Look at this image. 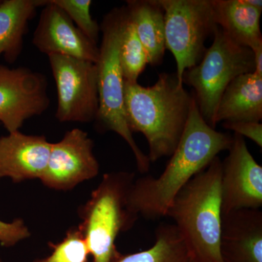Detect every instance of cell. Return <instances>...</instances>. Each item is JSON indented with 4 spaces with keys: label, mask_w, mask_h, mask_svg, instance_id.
<instances>
[{
    "label": "cell",
    "mask_w": 262,
    "mask_h": 262,
    "mask_svg": "<svg viewBox=\"0 0 262 262\" xmlns=\"http://www.w3.org/2000/svg\"><path fill=\"white\" fill-rule=\"evenodd\" d=\"M94 141L80 128L67 131L61 140L52 143L47 168L41 182L58 191H68L99 173Z\"/></svg>",
    "instance_id": "8fae6325"
},
{
    "label": "cell",
    "mask_w": 262,
    "mask_h": 262,
    "mask_svg": "<svg viewBox=\"0 0 262 262\" xmlns=\"http://www.w3.org/2000/svg\"><path fill=\"white\" fill-rule=\"evenodd\" d=\"M222 168V160L215 157L177 193L167 212L196 262H223Z\"/></svg>",
    "instance_id": "3957f363"
},
{
    "label": "cell",
    "mask_w": 262,
    "mask_h": 262,
    "mask_svg": "<svg viewBox=\"0 0 262 262\" xmlns=\"http://www.w3.org/2000/svg\"><path fill=\"white\" fill-rule=\"evenodd\" d=\"M246 1L248 4L251 5V6L262 10V1L261 0H246Z\"/></svg>",
    "instance_id": "484cf974"
},
{
    "label": "cell",
    "mask_w": 262,
    "mask_h": 262,
    "mask_svg": "<svg viewBox=\"0 0 262 262\" xmlns=\"http://www.w3.org/2000/svg\"><path fill=\"white\" fill-rule=\"evenodd\" d=\"M213 43L199 63L185 71L183 84L194 89V97L205 121L215 128L219 103L229 83L239 76L254 72L250 48L235 44L217 27Z\"/></svg>",
    "instance_id": "8992f818"
},
{
    "label": "cell",
    "mask_w": 262,
    "mask_h": 262,
    "mask_svg": "<svg viewBox=\"0 0 262 262\" xmlns=\"http://www.w3.org/2000/svg\"><path fill=\"white\" fill-rule=\"evenodd\" d=\"M30 236V231L21 219H16L12 222L0 220V244L3 247L14 246Z\"/></svg>",
    "instance_id": "603a6c76"
},
{
    "label": "cell",
    "mask_w": 262,
    "mask_h": 262,
    "mask_svg": "<svg viewBox=\"0 0 262 262\" xmlns=\"http://www.w3.org/2000/svg\"><path fill=\"white\" fill-rule=\"evenodd\" d=\"M46 0H3L0 4V56L13 64L24 48L29 21Z\"/></svg>",
    "instance_id": "e0dca14e"
},
{
    "label": "cell",
    "mask_w": 262,
    "mask_h": 262,
    "mask_svg": "<svg viewBox=\"0 0 262 262\" xmlns=\"http://www.w3.org/2000/svg\"><path fill=\"white\" fill-rule=\"evenodd\" d=\"M0 262H3V261H2V260H1V259H0Z\"/></svg>",
    "instance_id": "83f0119b"
},
{
    "label": "cell",
    "mask_w": 262,
    "mask_h": 262,
    "mask_svg": "<svg viewBox=\"0 0 262 262\" xmlns=\"http://www.w3.org/2000/svg\"><path fill=\"white\" fill-rule=\"evenodd\" d=\"M261 120L262 77L253 72L239 76L222 94L215 113V125L220 122Z\"/></svg>",
    "instance_id": "9a60e30c"
},
{
    "label": "cell",
    "mask_w": 262,
    "mask_h": 262,
    "mask_svg": "<svg viewBox=\"0 0 262 262\" xmlns=\"http://www.w3.org/2000/svg\"><path fill=\"white\" fill-rule=\"evenodd\" d=\"M127 17L125 6L115 8L104 15L100 25L102 40L99 48L98 69V110L94 120L100 132L113 131L132 150L141 173H147L150 163L134 140L127 126L124 110V78L120 62V47Z\"/></svg>",
    "instance_id": "277c9868"
},
{
    "label": "cell",
    "mask_w": 262,
    "mask_h": 262,
    "mask_svg": "<svg viewBox=\"0 0 262 262\" xmlns=\"http://www.w3.org/2000/svg\"><path fill=\"white\" fill-rule=\"evenodd\" d=\"M120 62L124 81L129 82H137L139 76L149 64L145 48L127 13L120 42Z\"/></svg>",
    "instance_id": "ffe728a7"
},
{
    "label": "cell",
    "mask_w": 262,
    "mask_h": 262,
    "mask_svg": "<svg viewBox=\"0 0 262 262\" xmlns=\"http://www.w3.org/2000/svg\"><path fill=\"white\" fill-rule=\"evenodd\" d=\"M70 17L76 27L91 42L98 45L100 25L93 19L91 13V0H51Z\"/></svg>",
    "instance_id": "7402d4cb"
},
{
    "label": "cell",
    "mask_w": 262,
    "mask_h": 262,
    "mask_svg": "<svg viewBox=\"0 0 262 262\" xmlns=\"http://www.w3.org/2000/svg\"><path fill=\"white\" fill-rule=\"evenodd\" d=\"M223 262H262V212L242 209L222 215Z\"/></svg>",
    "instance_id": "5bb4252c"
},
{
    "label": "cell",
    "mask_w": 262,
    "mask_h": 262,
    "mask_svg": "<svg viewBox=\"0 0 262 262\" xmlns=\"http://www.w3.org/2000/svg\"><path fill=\"white\" fill-rule=\"evenodd\" d=\"M52 143L45 136L20 131L0 136V179L15 183L42 178L47 168Z\"/></svg>",
    "instance_id": "4fadbf2b"
},
{
    "label": "cell",
    "mask_w": 262,
    "mask_h": 262,
    "mask_svg": "<svg viewBox=\"0 0 262 262\" xmlns=\"http://www.w3.org/2000/svg\"><path fill=\"white\" fill-rule=\"evenodd\" d=\"M194 98L177 75H158L152 85L124 81V110L131 132L141 133L147 141L150 163L170 157L185 128Z\"/></svg>",
    "instance_id": "7a4b0ae2"
},
{
    "label": "cell",
    "mask_w": 262,
    "mask_h": 262,
    "mask_svg": "<svg viewBox=\"0 0 262 262\" xmlns=\"http://www.w3.org/2000/svg\"><path fill=\"white\" fill-rule=\"evenodd\" d=\"M165 16V49L173 55L177 75H183L200 63L206 53V41L213 35L215 23L211 0H159Z\"/></svg>",
    "instance_id": "52a82bcc"
},
{
    "label": "cell",
    "mask_w": 262,
    "mask_h": 262,
    "mask_svg": "<svg viewBox=\"0 0 262 262\" xmlns=\"http://www.w3.org/2000/svg\"><path fill=\"white\" fill-rule=\"evenodd\" d=\"M53 252L48 257L33 262H87L89 252L80 226L67 232L64 239L51 245Z\"/></svg>",
    "instance_id": "44dd1931"
},
{
    "label": "cell",
    "mask_w": 262,
    "mask_h": 262,
    "mask_svg": "<svg viewBox=\"0 0 262 262\" xmlns=\"http://www.w3.org/2000/svg\"><path fill=\"white\" fill-rule=\"evenodd\" d=\"M232 142V136L215 130L205 121L194 97L178 146L163 173L133 183L127 202L131 216L135 220L139 215L149 220L166 216L177 193L220 153L228 151Z\"/></svg>",
    "instance_id": "6da1fadb"
},
{
    "label": "cell",
    "mask_w": 262,
    "mask_h": 262,
    "mask_svg": "<svg viewBox=\"0 0 262 262\" xmlns=\"http://www.w3.org/2000/svg\"><path fill=\"white\" fill-rule=\"evenodd\" d=\"M222 161V215L262 206V167L250 152L244 137L232 136V145Z\"/></svg>",
    "instance_id": "30bf717a"
},
{
    "label": "cell",
    "mask_w": 262,
    "mask_h": 262,
    "mask_svg": "<svg viewBox=\"0 0 262 262\" xmlns=\"http://www.w3.org/2000/svg\"><path fill=\"white\" fill-rule=\"evenodd\" d=\"M155 235L151 247L129 254L119 252L112 262H196L173 224H160Z\"/></svg>",
    "instance_id": "d6986e66"
},
{
    "label": "cell",
    "mask_w": 262,
    "mask_h": 262,
    "mask_svg": "<svg viewBox=\"0 0 262 262\" xmlns=\"http://www.w3.org/2000/svg\"><path fill=\"white\" fill-rule=\"evenodd\" d=\"M215 23L230 40L251 49L262 42L261 9L246 0H211Z\"/></svg>",
    "instance_id": "2e32d148"
},
{
    "label": "cell",
    "mask_w": 262,
    "mask_h": 262,
    "mask_svg": "<svg viewBox=\"0 0 262 262\" xmlns=\"http://www.w3.org/2000/svg\"><path fill=\"white\" fill-rule=\"evenodd\" d=\"M222 126L234 131L243 137H247L262 148V124L259 122H223Z\"/></svg>",
    "instance_id": "cb8c5ba5"
},
{
    "label": "cell",
    "mask_w": 262,
    "mask_h": 262,
    "mask_svg": "<svg viewBox=\"0 0 262 262\" xmlns=\"http://www.w3.org/2000/svg\"><path fill=\"white\" fill-rule=\"evenodd\" d=\"M125 8L145 48L149 64H160L166 49L165 16L159 0H127Z\"/></svg>",
    "instance_id": "ac0fdd59"
},
{
    "label": "cell",
    "mask_w": 262,
    "mask_h": 262,
    "mask_svg": "<svg viewBox=\"0 0 262 262\" xmlns=\"http://www.w3.org/2000/svg\"><path fill=\"white\" fill-rule=\"evenodd\" d=\"M134 177V173L125 171L104 174L82 208L80 227L92 262L113 261L119 253L115 246L117 236L136 222L127 207Z\"/></svg>",
    "instance_id": "5b68a950"
},
{
    "label": "cell",
    "mask_w": 262,
    "mask_h": 262,
    "mask_svg": "<svg viewBox=\"0 0 262 262\" xmlns=\"http://www.w3.org/2000/svg\"><path fill=\"white\" fill-rule=\"evenodd\" d=\"M254 59L255 70L253 73L262 77V42L251 48Z\"/></svg>",
    "instance_id": "d4e9b609"
},
{
    "label": "cell",
    "mask_w": 262,
    "mask_h": 262,
    "mask_svg": "<svg viewBox=\"0 0 262 262\" xmlns=\"http://www.w3.org/2000/svg\"><path fill=\"white\" fill-rule=\"evenodd\" d=\"M32 43L45 54L62 55L97 63L98 45L91 42L70 17L51 0H46Z\"/></svg>",
    "instance_id": "7c38bea8"
},
{
    "label": "cell",
    "mask_w": 262,
    "mask_h": 262,
    "mask_svg": "<svg viewBox=\"0 0 262 262\" xmlns=\"http://www.w3.org/2000/svg\"><path fill=\"white\" fill-rule=\"evenodd\" d=\"M48 56L58 95L57 120L94 122L99 105L96 63L62 55Z\"/></svg>",
    "instance_id": "ba28073f"
},
{
    "label": "cell",
    "mask_w": 262,
    "mask_h": 262,
    "mask_svg": "<svg viewBox=\"0 0 262 262\" xmlns=\"http://www.w3.org/2000/svg\"><path fill=\"white\" fill-rule=\"evenodd\" d=\"M48 80L27 67L11 69L0 65V122L8 133L47 111L51 100Z\"/></svg>",
    "instance_id": "9c48e42d"
},
{
    "label": "cell",
    "mask_w": 262,
    "mask_h": 262,
    "mask_svg": "<svg viewBox=\"0 0 262 262\" xmlns=\"http://www.w3.org/2000/svg\"><path fill=\"white\" fill-rule=\"evenodd\" d=\"M1 3H2V1H1V0H0V4H1Z\"/></svg>",
    "instance_id": "4316f807"
}]
</instances>
